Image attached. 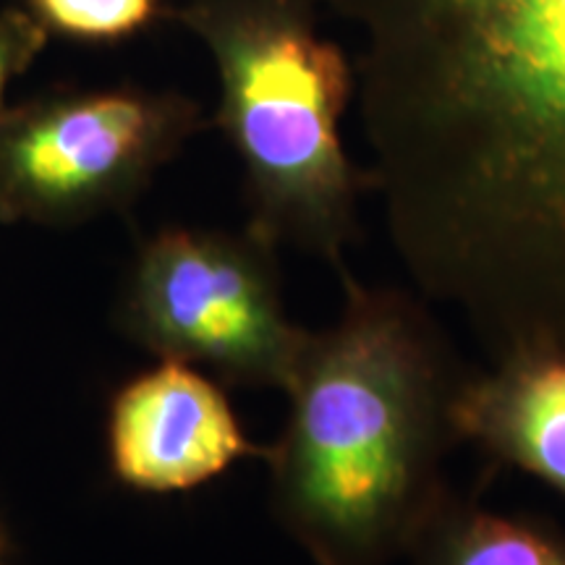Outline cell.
<instances>
[{"label": "cell", "mask_w": 565, "mask_h": 565, "mask_svg": "<svg viewBox=\"0 0 565 565\" xmlns=\"http://www.w3.org/2000/svg\"><path fill=\"white\" fill-rule=\"evenodd\" d=\"M387 238L494 356L565 343V0H328Z\"/></svg>", "instance_id": "1"}, {"label": "cell", "mask_w": 565, "mask_h": 565, "mask_svg": "<svg viewBox=\"0 0 565 565\" xmlns=\"http://www.w3.org/2000/svg\"><path fill=\"white\" fill-rule=\"evenodd\" d=\"M338 275L341 315L309 333L282 391L270 511L317 565H393L450 492L466 370L419 294Z\"/></svg>", "instance_id": "2"}, {"label": "cell", "mask_w": 565, "mask_h": 565, "mask_svg": "<svg viewBox=\"0 0 565 565\" xmlns=\"http://www.w3.org/2000/svg\"><path fill=\"white\" fill-rule=\"evenodd\" d=\"M328 0H183L168 11L210 53L215 124L244 168L254 231L343 270L372 175L345 152L356 61L322 32Z\"/></svg>", "instance_id": "3"}, {"label": "cell", "mask_w": 565, "mask_h": 565, "mask_svg": "<svg viewBox=\"0 0 565 565\" xmlns=\"http://www.w3.org/2000/svg\"><path fill=\"white\" fill-rule=\"evenodd\" d=\"M278 252L252 225L162 228L134 257L118 328L221 385L286 391L309 330L286 312Z\"/></svg>", "instance_id": "4"}, {"label": "cell", "mask_w": 565, "mask_h": 565, "mask_svg": "<svg viewBox=\"0 0 565 565\" xmlns=\"http://www.w3.org/2000/svg\"><path fill=\"white\" fill-rule=\"evenodd\" d=\"M202 126V105L181 92H51L9 105L0 223L71 228L126 210Z\"/></svg>", "instance_id": "5"}, {"label": "cell", "mask_w": 565, "mask_h": 565, "mask_svg": "<svg viewBox=\"0 0 565 565\" xmlns=\"http://www.w3.org/2000/svg\"><path fill=\"white\" fill-rule=\"evenodd\" d=\"M105 437L113 477L147 494L196 490L242 458H267L223 385L181 362H160L118 387Z\"/></svg>", "instance_id": "6"}, {"label": "cell", "mask_w": 565, "mask_h": 565, "mask_svg": "<svg viewBox=\"0 0 565 565\" xmlns=\"http://www.w3.org/2000/svg\"><path fill=\"white\" fill-rule=\"evenodd\" d=\"M450 422L458 445L526 471L565 498V343H526L466 372Z\"/></svg>", "instance_id": "7"}, {"label": "cell", "mask_w": 565, "mask_h": 565, "mask_svg": "<svg viewBox=\"0 0 565 565\" xmlns=\"http://www.w3.org/2000/svg\"><path fill=\"white\" fill-rule=\"evenodd\" d=\"M414 565H565V532L532 513H508L454 487L412 547Z\"/></svg>", "instance_id": "8"}, {"label": "cell", "mask_w": 565, "mask_h": 565, "mask_svg": "<svg viewBox=\"0 0 565 565\" xmlns=\"http://www.w3.org/2000/svg\"><path fill=\"white\" fill-rule=\"evenodd\" d=\"M26 11L51 34L79 42H121L152 26L162 0H26Z\"/></svg>", "instance_id": "9"}, {"label": "cell", "mask_w": 565, "mask_h": 565, "mask_svg": "<svg viewBox=\"0 0 565 565\" xmlns=\"http://www.w3.org/2000/svg\"><path fill=\"white\" fill-rule=\"evenodd\" d=\"M51 32L26 9H0V110L3 95L17 76L38 61L47 47Z\"/></svg>", "instance_id": "10"}, {"label": "cell", "mask_w": 565, "mask_h": 565, "mask_svg": "<svg viewBox=\"0 0 565 565\" xmlns=\"http://www.w3.org/2000/svg\"><path fill=\"white\" fill-rule=\"evenodd\" d=\"M6 561H9V545H6L3 526H0V565H6Z\"/></svg>", "instance_id": "11"}]
</instances>
